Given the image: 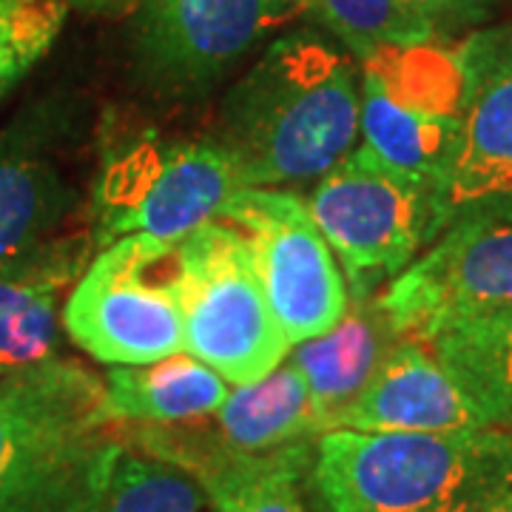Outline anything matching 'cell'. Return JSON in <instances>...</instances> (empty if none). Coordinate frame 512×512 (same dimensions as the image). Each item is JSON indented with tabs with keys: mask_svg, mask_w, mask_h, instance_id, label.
<instances>
[{
	"mask_svg": "<svg viewBox=\"0 0 512 512\" xmlns=\"http://www.w3.org/2000/svg\"><path fill=\"white\" fill-rule=\"evenodd\" d=\"M362 137L359 60L311 32L276 37L222 103L214 137L245 185L316 183Z\"/></svg>",
	"mask_w": 512,
	"mask_h": 512,
	"instance_id": "cell-1",
	"label": "cell"
},
{
	"mask_svg": "<svg viewBox=\"0 0 512 512\" xmlns=\"http://www.w3.org/2000/svg\"><path fill=\"white\" fill-rule=\"evenodd\" d=\"M319 512H470L512 487V427L328 430L313 441Z\"/></svg>",
	"mask_w": 512,
	"mask_h": 512,
	"instance_id": "cell-2",
	"label": "cell"
},
{
	"mask_svg": "<svg viewBox=\"0 0 512 512\" xmlns=\"http://www.w3.org/2000/svg\"><path fill=\"white\" fill-rule=\"evenodd\" d=\"M114 436L86 365L52 356L0 373V512H80Z\"/></svg>",
	"mask_w": 512,
	"mask_h": 512,
	"instance_id": "cell-3",
	"label": "cell"
},
{
	"mask_svg": "<svg viewBox=\"0 0 512 512\" xmlns=\"http://www.w3.org/2000/svg\"><path fill=\"white\" fill-rule=\"evenodd\" d=\"M174 245L185 353L228 384L265 379L291 345L271 311L248 237L231 222L211 220Z\"/></svg>",
	"mask_w": 512,
	"mask_h": 512,
	"instance_id": "cell-4",
	"label": "cell"
},
{
	"mask_svg": "<svg viewBox=\"0 0 512 512\" xmlns=\"http://www.w3.org/2000/svg\"><path fill=\"white\" fill-rule=\"evenodd\" d=\"M63 328L103 365H148L185 350L177 245L123 237L103 245L72 285Z\"/></svg>",
	"mask_w": 512,
	"mask_h": 512,
	"instance_id": "cell-5",
	"label": "cell"
},
{
	"mask_svg": "<svg viewBox=\"0 0 512 512\" xmlns=\"http://www.w3.org/2000/svg\"><path fill=\"white\" fill-rule=\"evenodd\" d=\"M242 188L239 168L217 140L131 143L94 183L97 251L123 237L177 242L205 222L222 220Z\"/></svg>",
	"mask_w": 512,
	"mask_h": 512,
	"instance_id": "cell-6",
	"label": "cell"
},
{
	"mask_svg": "<svg viewBox=\"0 0 512 512\" xmlns=\"http://www.w3.org/2000/svg\"><path fill=\"white\" fill-rule=\"evenodd\" d=\"M313 222L328 239L353 299L376 296L427 248L430 185L379 160L362 143L308 197Z\"/></svg>",
	"mask_w": 512,
	"mask_h": 512,
	"instance_id": "cell-7",
	"label": "cell"
},
{
	"mask_svg": "<svg viewBox=\"0 0 512 512\" xmlns=\"http://www.w3.org/2000/svg\"><path fill=\"white\" fill-rule=\"evenodd\" d=\"M464 77L461 128L430 188L427 245L458 225L512 222V23L456 46Z\"/></svg>",
	"mask_w": 512,
	"mask_h": 512,
	"instance_id": "cell-8",
	"label": "cell"
},
{
	"mask_svg": "<svg viewBox=\"0 0 512 512\" xmlns=\"http://www.w3.org/2000/svg\"><path fill=\"white\" fill-rule=\"evenodd\" d=\"M362 146L433 188L461 128L464 77L456 46H382L359 60Z\"/></svg>",
	"mask_w": 512,
	"mask_h": 512,
	"instance_id": "cell-9",
	"label": "cell"
},
{
	"mask_svg": "<svg viewBox=\"0 0 512 512\" xmlns=\"http://www.w3.org/2000/svg\"><path fill=\"white\" fill-rule=\"evenodd\" d=\"M222 220L251 242L271 311L291 348L328 333L345 316L348 282L299 191L245 185Z\"/></svg>",
	"mask_w": 512,
	"mask_h": 512,
	"instance_id": "cell-10",
	"label": "cell"
},
{
	"mask_svg": "<svg viewBox=\"0 0 512 512\" xmlns=\"http://www.w3.org/2000/svg\"><path fill=\"white\" fill-rule=\"evenodd\" d=\"M299 15L302 0H143L134 57L148 86L202 92Z\"/></svg>",
	"mask_w": 512,
	"mask_h": 512,
	"instance_id": "cell-11",
	"label": "cell"
},
{
	"mask_svg": "<svg viewBox=\"0 0 512 512\" xmlns=\"http://www.w3.org/2000/svg\"><path fill=\"white\" fill-rule=\"evenodd\" d=\"M376 299L393 333L419 342L512 308V222L450 228Z\"/></svg>",
	"mask_w": 512,
	"mask_h": 512,
	"instance_id": "cell-12",
	"label": "cell"
},
{
	"mask_svg": "<svg viewBox=\"0 0 512 512\" xmlns=\"http://www.w3.org/2000/svg\"><path fill=\"white\" fill-rule=\"evenodd\" d=\"M117 433L143 450L180 467L208 495L214 512H311L302 487L308 484L313 441L268 453L237 450L202 421L137 424Z\"/></svg>",
	"mask_w": 512,
	"mask_h": 512,
	"instance_id": "cell-13",
	"label": "cell"
},
{
	"mask_svg": "<svg viewBox=\"0 0 512 512\" xmlns=\"http://www.w3.org/2000/svg\"><path fill=\"white\" fill-rule=\"evenodd\" d=\"M498 427L427 342L399 336L333 430L450 433Z\"/></svg>",
	"mask_w": 512,
	"mask_h": 512,
	"instance_id": "cell-14",
	"label": "cell"
},
{
	"mask_svg": "<svg viewBox=\"0 0 512 512\" xmlns=\"http://www.w3.org/2000/svg\"><path fill=\"white\" fill-rule=\"evenodd\" d=\"M376 296L353 299L345 316L328 333L293 345L285 356V362L296 367L311 387L313 402L328 421V430L336 427L339 413L365 390L384 353L399 339Z\"/></svg>",
	"mask_w": 512,
	"mask_h": 512,
	"instance_id": "cell-15",
	"label": "cell"
},
{
	"mask_svg": "<svg viewBox=\"0 0 512 512\" xmlns=\"http://www.w3.org/2000/svg\"><path fill=\"white\" fill-rule=\"evenodd\" d=\"M103 387L106 413L117 427L202 421L231 393V384L214 367L185 350L148 365H111Z\"/></svg>",
	"mask_w": 512,
	"mask_h": 512,
	"instance_id": "cell-16",
	"label": "cell"
},
{
	"mask_svg": "<svg viewBox=\"0 0 512 512\" xmlns=\"http://www.w3.org/2000/svg\"><path fill=\"white\" fill-rule=\"evenodd\" d=\"M202 421H208L225 444L245 453H268L328 433V421L313 402L311 387L288 362L254 384H231L220 410Z\"/></svg>",
	"mask_w": 512,
	"mask_h": 512,
	"instance_id": "cell-17",
	"label": "cell"
},
{
	"mask_svg": "<svg viewBox=\"0 0 512 512\" xmlns=\"http://www.w3.org/2000/svg\"><path fill=\"white\" fill-rule=\"evenodd\" d=\"M72 205V188L46 157L0 146V265L55 237Z\"/></svg>",
	"mask_w": 512,
	"mask_h": 512,
	"instance_id": "cell-18",
	"label": "cell"
},
{
	"mask_svg": "<svg viewBox=\"0 0 512 512\" xmlns=\"http://www.w3.org/2000/svg\"><path fill=\"white\" fill-rule=\"evenodd\" d=\"M80 512H214V507L188 473L137 450L117 433Z\"/></svg>",
	"mask_w": 512,
	"mask_h": 512,
	"instance_id": "cell-19",
	"label": "cell"
},
{
	"mask_svg": "<svg viewBox=\"0 0 512 512\" xmlns=\"http://www.w3.org/2000/svg\"><path fill=\"white\" fill-rule=\"evenodd\" d=\"M498 427H512V308L441 330L427 342Z\"/></svg>",
	"mask_w": 512,
	"mask_h": 512,
	"instance_id": "cell-20",
	"label": "cell"
},
{
	"mask_svg": "<svg viewBox=\"0 0 512 512\" xmlns=\"http://www.w3.org/2000/svg\"><path fill=\"white\" fill-rule=\"evenodd\" d=\"M302 6L356 60H365L382 46L436 40L433 29L416 18L404 0H302Z\"/></svg>",
	"mask_w": 512,
	"mask_h": 512,
	"instance_id": "cell-21",
	"label": "cell"
},
{
	"mask_svg": "<svg viewBox=\"0 0 512 512\" xmlns=\"http://www.w3.org/2000/svg\"><path fill=\"white\" fill-rule=\"evenodd\" d=\"M97 254L92 234H66L40 242L37 248L0 265V319L23 311L43 296L72 288Z\"/></svg>",
	"mask_w": 512,
	"mask_h": 512,
	"instance_id": "cell-22",
	"label": "cell"
},
{
	"mask_svg": "<svg viewBox=\"0 0 512 512\" xmlns=\"http://www.w3.org/2000/svg\"><path fill=\"white\" fill-rule=\"evenodd\" d=\"M69 0H0V103L57 43Z\"/></svg>",
	"mask_w": 512,
	"mask_h": 512,
	"instance_id": "cell-23",
	"label": "cell"
},
{
	"mask_svg": "<svg viewBox=\"0 0 512 512\" xmlns=\"http://www.w3.org/2000/svg\"><path fill=\"white\" fill-rule=\"evenodd\" d=\"M404 3L416 18L433 29L436 40L473 32L493 18L498 9V0H404Z\"/></svg>",
	"mask_w": 512,
	"mask_h": 512,
	"instance_id": "cell-24",
	"label": "cell"
},
{
	"mask_svg": "<svg viewBox=\"0 0 512 512\" xmlns=\"http://www.w3.org/2000/svg\"><path fill=\"white\" fill-rule=\"evenodd\" d=\"M72 9H80L86 15H100V18H123L140 9L143 0H69Z\"/></svg>",
	"mask_w": 512,
	"mask_h": 512,
	"instance_id": "cell-25",
	"label": "cell"
},
{
	"mask_svg": "<svg viewBox=\"0 0 512 512\" xmlns=\"http://www.w3.org/2000/svg\"><path fill=\"white\" fill-rule=\"evenodd\" d=\"M470 512H512V487L507 490V493L495 495V498L484 501L481 507H476V510H470Z\"/></svg>",
	"mask_w": 512,
	"mask_h": 512,
	"instance_id": "cell-26",
	"label": "cell"
}]
</instances>
